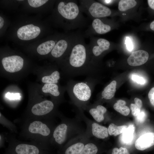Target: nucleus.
<instances>
[{"mask_svg": "<svg viewBox=\"0 0 154 154\" xmlns=\"http://www.w3.org/2000/svg\"><path fill=\"white\" fill-rule=\"evenodd\" d=\"M84 38L83 34L78 32L74 43L64 56V70L70 78L80 75L93 78L95 76L97 66L91 62Z\"/></svg>", "mask_w": 154, "mask_h": 154, "instance_id": "f257e3e1", "label": "nucleus"}, {"mask_svg": "<svg viewBox=\"0 0 154 154\" xmlns=\"http://www.w3.org/2000/svg\"><path fill=\"white\" fill-rule=\"evenodd\" d=\"M52 119L22 118L19 137L50 150V141L53 129Z\"/></svg>", "mask_w": 154, "mask_h": 154, "instance_id": "f03ea898", "label": "nucleus"}, {"mask_svg": "<svg viewBox=\"0 0 154 154\" xmlns=\"http://www.w3.org/2000/svg\"><path fill=\"white\" fill-rule=\"evenodd\" d=\"M57 9L67 30L81 28L87 25V19L81 11L76 0L61 1L58 3Z\"/></svg>", "mask_w": 154, "mask_h": 154, "instance_id": "7ed1b4c3", "label": "nucleus"}, {"mask_svg": "<svg viewBox=\"0 0 154 154\" xmlns=\"http://www.w3.org/2000/svg\"><path fill=\"white\" fill-rule=\"evenodd\" d=\"M94 78L88 77L84 81L78 82L70 79L67 89L73 102L80 107L86 105L91 97L95 84Z\"/></svg>", "mask_w": 154, "mask_h": 154, "instance_id": "20e7f679", "label": "nucleus"}, {"mask_svg": "<svg viewBox=\"0 0 154 154\" xmlns=\"http://www.w3.org/2000/svg\"><path fill=\"white\" fill-rule=\"evenodd\" d=\"M15 134L10 132L5 134L8 145L3 154H51L50 150L37 145L19 140Z\"/></svg>", "mask_w": 154, "mask_h": 154, "instance_id": "39448f33", "label": "nucleus"}, {"mask_svg": "<svg viewBox=\"0 0 154 154\" xmlns=\"http://www.w3.org/2000/svg\"><path fill=\"white\" fill-rule=\"evenodd\" d=\"M81 11L92 20L110 15L111 10L102 4L93 0H79Z\"/></svg>", "mask_w": 154, "mask_h": 154, "instance_id": "423d86ee", "label": "nucleus"}, {"mask_svg": "<svg viewBox=\"0 0 154 154\" xmlns=\"http://www.w3.org/2000/svg\"><path fill=\"white\" fill-rule=\"evenodd\" d=\"M55 106L52 101L46 100L33 104L30 110L23 118L52 119Z\"/></svg>", "mask_w": 154, "mask_h": 154, "instance_id": "0eeeda50", "label": "nucleus"}, {"mask_svg": "<svg viewBox=\"0 0 154 154\" xmlns=\"http://www.w3.org/2000/svg\"><path fill=\"white\" fill-rule=\"evenodd\" d=\"M88 46L91 62L97 66L99 58L104 52L109 50L110 43L105 39L92 36L90 37Z\"/></svg>", "mask_w": 154, "mask_h": 154, "instance_id": "6e6552de", "label": "nucleus"}, {"mask_svg": "<svg viewBox=\"0 0 154 154\" xmlns=\"http://www.w3.org/2000/svg\"><path fill=\"white\" fill-rule=\"evenodd\" d=\"M78 32L70 33L58 40L51 52L52 56L58 58L66 55L75 40Z\"/></svg>", "mask_w": 154, "mask_h": 154, "instance_id": "1a4fd4ad", "label": "nucleus"}, {"mask_svg": "<svg viewBox=\"0 0 154 154\" xmlns=\"http://www.w3.org/2000/svg\"><path fill=\"white\" fill-rule=\"evenodd\" d=\"M64 121H62L54 127L50 141V146L57 147L59 150L63 146L68 135V126Z\"/></svg>", "mask_w": 154, "mask_h": 154, "instance_id": "9d476101", "label": "nucleus"}, {"mask_svg": "<svg viewBox=\"0 0 154 154\" xmlns=\"http://www.w3.org/2000/svg\"><path fill=\"white\" fill-rule=\"evenodd\" d=\"M1 62L3 68L6 71L14 73L22 69L24 60L19 56L13 55L3 58Z\"/></svg>", "mask_w": 154, "mask_h": 154, "instance_id": "9b49d317", "label": "nucleus"}, {"mask_svg": "<svg viewBox=\"0 0 154 154\" xmlns=\"http://www.w3.org/2000/svg\"><path fill=\"white\" fill-rule=\"evenodd\" d=\"M40 28L30 24L23 26L18 30L17 34L18 37L23 40H29L35 38L40 34Z\"/></svg>", "mask_w": 154, "mask_h": 154, "instance_id": "f8f14e48", "label": "nucleus"}, {"mask_svg": "<svg viewBox=\"0 0 154 154\" xmlns=\"http://www.w3.org/2000/svg\"><path fill=\"white\" fill-rule=\"evenodd\" d=\"M148 58L149 54L147 52L139 50L132 53L127 59V62L131 66H139L145 63Z\"/></svg>", "mask_w": 154, "mask_h": 154, "instance_id": "ddd939ff", "label": "nucleus"}, {"mask_svg": "<svg viewBox=\"0 0 154 154\" xmlns=\"http://www.w3.org/2000/svg\"><path fill=\"white\" fill-rule=\"evenodd\" d=\"M154 145V133H145L140 137L135 144V148L143 151L148 149Z\"/></svg>", "mask_w": 154, "mask_h": 154, "instance_id": "4468645a", "label": "nucleus"}, {"mask_svg": "<svg viewBox=\"0 0 154 154\" xmlns=\"http://www.w3.org/2000/svg\"><path fill=\"white\" fill-rule=\"evenodd\" d=\"M85 144L83 142H78L64 146L58 150V154H79Z\"/></svg>", "mask_w": 154, "mask_h": 154, "instance_id": "2eb2a0df", "label": "nucleus"}, {"mask_svg": "<svg viewBox=\"0 0 154 154\" xmlns=\"http://www.w3.org/2000/svg\"><path fill=\"white\" fill-rule=\"evenodd\" d=\"M106 108L101 105L94 107L92 106L89 108V112L93 118L98 122H101L104 119V114L106 112Z\"/></svg>", "mask_w": 154, "mask_h": 154, "instance_id": "dca6fc26", "label": "nucleus"}, {"mask_svg": "<svg viewBox=\"0 0 154 154\" xmlns=\"http://www.w3.org/2000/svg\"><path fill=\"white\" fill-rule=\"evenodd\" d=\"M92 132L94 136L99 139H104L108 135V128L95 122L92 124Z\"/></svg>", "mask_w": 154, "mask_h": 154, "instance_id": "f3484780", "label": "nucleus"}, {"mask_svg": "<svg viewBox=\"0 0 154 154\" xmlns=\"http://www.w3.org/2000/svg\"><path fill=\"white\" fill-rule=\"evenodd\" d=\"M117 82L115 80L112 81L104 89L101 94L102 98L109 100L114 96L116 91Z\"/></svg>", "mask_w": 154, "mask_h": 154, "instance_id": "a211bd4d", "label": "nucleus"}, {"mask_svg": "<svg viewBox=\"0 0 154 154\" xmlns=\"http://www.w3.org/2000/svg\"><path fill=\"white\" fill-rule=\"evenodd\" d=\"M58 41L51 40L40 44L37 48L38 53L41 55H44L51 52Z\"/></svg>", "mask_w": 154, "mask_h": 154, "instance_id": "6ab92c4d", "label": "nucleus"}, {"mask_svg": "<svg viewBox=\"0 0 154 154\" xmlns=\"http://www.w3.org/2000/svg\"><path fill=\"white\" fill-rule=\"evenodd\" d=\"M135 129L133 125H130L122 133L121 139L123 143L126 145L131 143L134 137Z\"/></svg>", "mask_w": 154, "mask_h": 154, "instance_id": "aec40b11", "label": "nucleus"}, {"mask_svg": "<svg viewBox=\"0 0 154 154\" xmlns=\"http://www.w3.org/2000/svg\"><path fill=\"white\" fill-rule=\"evenodd\" d=\"M42 89L43 92L49 93L55 97H58L61 94L57 84H45Z\"/></svg>", "mask_w": 154, "mask_h": 154, "instance_id": "412c9836", "label": "nucleus"}, {"mask_svg": "<svg viewBox=\"0 0 154 154\" xmlns=\"http://www.w3.org/2000/svg\"><path fill=\"white\" fill-rule=\"evenodd\" d=\"M125 101L122 100H119L117 101L113 106L114 109L123 116H128L130 113L129 108L126 106Z\"/></svg>", "mask_w": 154, "mask_h": 154, "instance_id": "4be33fe9", "label": "nucleus"}, {"mask_svg": "<svg viewBox=\"0 0 154 154\" xmlns=\"http://www.w3.org/2000/svg\"><path fill=\"white\" fill-rule=\"evenodd\" d=\"M60 78V74L58 70H55L49 75L45 76L42 78V81L46 84H57Z\"/></svg>", "mask_w": 154, "mask_h": 154, "instance_id": "5701e85b", "label": "nucleus"}, {"mask_svg": "<svg viewBox=\"0 0 154 154\" xmlns=\"http://www.w3.org/2000/svg\"><path fill=\"white\" fill-rule=\"evenodd\" d=\"M127 127L126 125L117 126L112 123L109 125L108 128V134L110 135L116 136L122 133Z\"/></svg>", "mask_w": 154, "mask_h": 154, "instance_id": "b1692460", "label": "nucleus"}, {"mask_svg": "<svg viewBox=\"0 0 154 154\" xmlns=\"http://www.w3.org/2000/svg\"><path fill=\"white\" fill-rule=\"evenodd\" d=\"M100 150L98 147L93 143L85 144L79 154H99Z\"/></svg>", "mask_w": 154, "mask_h": 154, "instance_id": "393cba45", "label": "nucleus"}, {"mask_svg": "<svg viewBox=\"0 0 154 154\" xmlns=\"http://www.w3.org/2000/svg\"><path fill=\"white\" fill-rule=\"evenodd\" d=\"M0 123L10 131V132L14 134L17 133V127L11 121L4 117L0 113Z\"/></svg>", "mask_w": 154, "mask_h": 154, "instance_id": "a878e982", "label": "nucleus"}, {"mask_svg": "<svg viewBox=\"0 0 154 154\" xmlns=\"http://www.w3.org/2000/svg\"><path fill=\"white\" fill-rule=\"evenodd\" d=\"M137 2L134 0H121L118 4V9L121 11H124L134 7Z\"/></svg>", "mask_w": 154, "mask_h": 154, "instance_id": "bb28decb", "label": "nucleus"}, {"mask_svg": "<svg viewBox=\"0 0 154 154\" xmlns=\"http://www.w3.org/2000/svg\"><path fill=\"white\" fill-rule=\"evenodd\" d=\"M111 154H131V153L126 147H121L119 148H113L112 150Z\"/></svg>", "mask_w": 154, "mask_h": 154, "instance_id": "cd10ccee", "label": "nucleus"}, {"mask_svg": "<svg viewBox=\"0 0 154 154\" xmlns=\"http://www.w3.org/2000/svg\"><path fill=\"white\" fill-rule=\"evenodd\" d=\"M48 1L47 0H28V2L30 6L36 8L40 7Z\"/></svg>", "mask_w": 154, "mask_h": 154, "instance_id": "c85d7f7f", "label": "nucleus"}, {"mask_svg": "<svg viewBox=\"0 0 154 154\" xmlns=\"http://www.w3.org/2000/svg\"><path fill=\"white\" fill-rule=\"evenodd\" d=\"M131 79L133 81L140 84L143 85L146 83V80L143 77L137 75L133 74L132 75Z\"/></svg>", "mask_w": 154, "mask_h": 154, "instance_id": "c756f323", "label": "nucleus"}, {"mask_svg": "<svg viewBox=\"0 0 154 154\" xmlns=\"http://www.w3.org/2000/svg\"><path fill=\"white\" fill-rule=\"evenodd\" d=\"M130 108L132 114L135 117L137 116L141 112V109L135 104H131L130 105Z\"/></svg>", "mask_w": 154, "mask_h": 154, "instance_id": "7c9ffc66", "label": "nucleus"}, {"mask_svg": "<svg viewBox=\"0 0 154 154\" xmlns=\"http://www.w3.org/2000/svg\"><path fill=\"white\" fill-rule=\"evenodd\" d=\"M146 117V114L145 112L143 111H141L138 114L136 117V120L138 122L142 123L145 121Z\"/></svg>", "mask_w": 154, "mask_h": 154, "instance_id": "2f4dec72", "label": "nucleus"}, {"mask_svg": "<svg viewBox=\"0 0 154 154\" xmlns=\"http://www.w3.org/2000/svg\"><path fill=\"white\" fill-rule=\"evenodd\" d=\"M5 96L10 99H19L21 98L20 94L19 93H11L9 92L6 93Z\"/></svg>", "mask_w": 154, "mask_h": 154, "instance_id": "473e14b6", "label": "nucleus"}, {"mask_svg": "<svg viewBox=\"0 0 154 154\" xmlns=\"http://www.w3.org/2000/svg\"><path fill=\"white\" fill-rule=\"evenodd\" d=\"M125 44L127 50L130 51H132L133 49V45L130 38L128 37H126Z\"/></svg>", "mask_w": 154, "mask_h": 154, "instance_id": "72a5a7b5", "label": "nucleus"}, {"mask_svg": "<svg viewBox=\"0 0 154 154\" xmlns=\"http://www.w3.org/2000/svg\"><path fill=\"white\" fill-rule=\"evenodd\" d=\"M148 97L151 104L154 106V87L151 88L149 92Z\"/></svg>", "mask_w": 154, "mask_h": 154, "instance_id": "f704fd0d", "label": "nucleus"}, {"mask_svg": "<svg viewBox=\"0 0 154 154\" xmlns=\"http://www.w3.org/2000/svg\"><path fill=\"white\" fill-rule=\"evenodd\" d=\"M135 104L140 109H141L142 106V102L140 99L135 98L134 99Z\"/></svg>", "mask_w": 154, "mask_h": 154, "instance_id": "c9c22d12", "label": "nucleus"}, {"mask_svg": "<svg viewBox=\"0 0 154 154\" xmlns=\"http://www.w3.org/2000/svg\"><path fill=\"white\" fill-rule=\"evenodd\" d=\"M0 148L4 147V146L5 142L6 141L5 135L0 134Z\"/></svg>", "mask_w": 154, "mask_h": 154, "instance_id": "e433bc0d", "label": "nucleus"}, {"mask_svg": "<svg viewBox=\"0 0 154 154\" xmlns=\"http://www.w3.org/2000/svg\"><path fill=\"white\" fill-rule=\"evenodd\" d=\"M147 1L149 6L154 10V0H148Z\"/></svg>", "mask_w": 154, "mask_h": 154, "instance_id": "4c0bfd02", "label": "nucleus"}, {"mask_svg": "<svg viewBox=\"0 0 154 154\" xmlns=\"http://www.w3.org/2000/svg\"><path fill=\"white\" fill-rule=\"evenodd\" d=\"M104 3L106 4H109L112 3L113 2V0H105L101 1Z\"/></svg>", "mask_w": 154, "mask_h": 154, "instance_id": "58836bf2", "label": "nucleus"}, {"mask_svg": "<svg viewBox=\"0 0 154 154\" xmlns=\"http://www.w3.org/2000/svg\"><path fill=\"white\" fill-rule=\"evenodd\" d=\"M4 23L3 19L1 17H0V29H1L3 27Z\"/></svg>", "mask_w": 154, "mask_h": 154, "instance_id": "ea45409f", "label": "nucleus"}, {"mask_svg": "<svg viewBox=\"0 0 154 154\" xmlns=\"http://www.w3.org/2000/svg\"><path fill=\"white\" fill-rule=\"evenodd\" d=\"M150 27L152 30L154 31V20L151 23Z\"/></svg>", "mask_w": 154, "mask_h": 154, "instance_id": "a19ab883", "label": "nucleus"}]
</instances>
